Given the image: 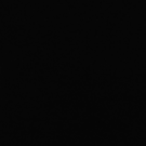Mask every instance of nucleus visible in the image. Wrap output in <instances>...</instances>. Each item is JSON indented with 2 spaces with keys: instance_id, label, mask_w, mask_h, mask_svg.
<instances>
[]
</instances>
